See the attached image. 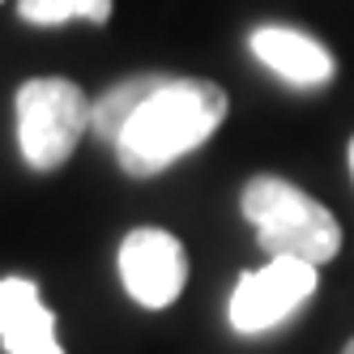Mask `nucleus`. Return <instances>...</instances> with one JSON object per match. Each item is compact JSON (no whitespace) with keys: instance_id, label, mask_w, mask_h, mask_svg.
<instances>
[{"instance_id":"11","label":"nucleus","mask_w":354,"mask_h":354,"mask_svg":"<svg viewBox=\"0 0 354 354\" xmlns=\"http://www.w3.org/2000/svg\"><path fill=\"white\" fill-rule=\"evenodd\" d=\"M342 354H354V337H350V342H346V350H342Z\"/></svg>"},{"instance_id":"1","label":"nucleus","mask_w":354,"mask_h":354,"mask_svg":"<svg viewBox=\"0 0 354 354\" xmlns=\"http://www.w3.org/2000/svg\"><path fill=\"white\" fill-rule=\"evenodd\" d=\"M231 103L226 90L196 77H167L154 94L137 107V115L124 124L115 149V162L133 180H154L171 162L201 149L218 129Z\"/></svg>"},{"instance_id":"7","label":"nucleus","mask_w":354,"mask_h":354,"mask_svg":"<svg viewBox=\"0 0 354 354\" xmlns=\"http://www.w3.org/2000/svg\"><path fill=\"white\" fill-rule=\"evenodd\" d=\"M252 56H257L265 68H273L282 82L290 86H324L333 77V56H328V47L316 43L312 35H299L290 26H261L252 30L248 39Z\"/></svg>"},{"instance_id":"3","label":"nucleus","mask_w":354,"mask_h":354,"mask_svg":"<svg viewBox=\"0 0 354 354\" xmlns=\"http://www.w3.org/2000/svg\"><path fill=\"white\" fill-rule=\"evenodd\" d=\"M17 145L35 171H60L90 133L94 103L68 77H30L13 98Z\"/></svg>"},{"instance_id":"4","label":"nucleus","mask_w":354,"mask_h":354,"mask_svg":"<svg viewBox=\"0 0 354 354\" xmlns=\"http://www.w3.org/2000/svg\"><path fill=\"white\" fill-rule=\"evenodd\" d=\"M316 269L312 261L295 257H269L265 269L243 273L231 290V324L239 333H265V328L282 324L290 312H299L303 303L316 295Z\"/></svg>"},{"instance_id":"5","label":"nucleus","mask_w":354,"mask_h":354,"mask_svg":"<svg viewBox=\"0 0 354 354\" xmlns=\"http://www.w3.org/2000/svg\"><path fill=\"white\" fill-rule=\"evenodd\" d=\"M120 282L141 308H149V312L171 308V303L184 295V282H188L184 243L171 231H158V226H141V231L124 235V243H120Z\"/></svg>"},{"instance_id":"10","label":"nucleus","mask_w":354,"mask_h":354,"mask_svg":"<svg viewBox=\"0 0 354 354\" xmlns=\"http://www.w3.org/2000/svg\"><path fill=\"white\" fill-rule=\"evenodd\" d=\"M350 175H354V141H350Z\"/></svg>"},{"instance_id":"9","label":"nucleus","mask_w":354,"mask_h":354,"mask_svg":"<svg viewBox=\"0 0 354 354\" xmlns=\"http://www.w3.org/2000/svg\"><path fill=\"white\" fill-rule=\"evenodd\" d=\"M17 13L30 26H64L73 17L103 26L111 21V0H17Z\"/></svg>"},{"instance_id":"6","label":"nucleus","mask_w":354,"mask_h":354,"mask_svg":"<svg viewBox=\"0 0 354 354\" xmlns=\"http://www.w3.org/2000/svg\"><path fill=\"white\" fill-rule=\"evenodd\" d=\"M0 346L9 354H64L56 337V312L39 299L30 277L0 282Z\"/></svg>"},{"instance_id":"8","label":"nucleus","mask_w":354,"mask_h":354,"mask_svg":"<svg viewBox=\"0 0 354 354\" xmlns=\"http://www.w3.org/2000/svg\"><path fill=\"white\" fill-rule=\"evenodd\" d=\"M162 82H167V73H145V77H129V82L111 86V90L94 103L90 133L103 141V145H115V141H120V133H124V124L137 115V107H141V103H145V98L154 94Z\"/></svg>"},{"instance_id":"2","label":"nucleus","mask_w":354,"mask_h":354,"mask_svg":"<svg viewBox=\"0 0 354 354\" xmlns=\"http://www.w3.org/2000/svg\"><path fill=\"white\" fill-rule=\"evenodd\" d=\"M239 209L257 231V243L269 257H295V261H312L324 265L337 257L342 248V226L328 214L312 192L295 188L290 180L277 175H257L248 180Z\"/></svg>"}]
</instances>
